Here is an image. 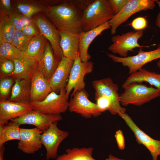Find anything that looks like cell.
Wrapping results in <instances>:
<instances>
[{"mask_svg":"<svg viewBox=\"0 0 160 160\" xmlns=\"http://www.w3.org/2000/svg\"><path fill=\"white\" fill-rule=\"evenodd\" d=\"M44 14L58 30L75 33L83 31L82 13L70 0L65 1L58 5L47 7Z\"/></svg>","mask_w":160,"mask_h":160,"instance_id":"cell-1","label":"cell"},{"mask_svg":"<svg viewBox=\"0 0 160 160\" xmlns=\"http://www.w3.org/2000/svg\"><path fill=\"white\" fill-rule=\"evenodd\" d=\"M115 15L109 0H94L82 13L83 31H88L101 25L111 20Z\"/></svg>","mask_w":160,"mask_h":160,"instance_id":"cell-2","label":"cell"},{"mask_svg":"<svg viewBox=\"0 0 160 160\" xmlns=\"http://www.w3.org/2000/svg\"><path fill=\"white\" fill-rule=\"evenodd\" d=\"M124 89L119 95L120 103L123 106H140L160 96V90L141 83H132Z\"/></svg>","mask_w":160,"mask_h":160,"instance_id":"cell-3","label":"cell"},{"mask_svg":"<svg viewBox=\"0 0 160 160\" xmlns=\"http://www.w3.org/2000/svg\"><path fill=\"white\" fill-rule=\"evenodd\" d=\"M68 98L65 88L58 94L52 91L42 101L31 102L30 103L33 110L46 114L60 115L68 109Z\"/></svg>","mask_w":160,"mask_h":160,"instance_id":"cell-4","label":"cell"},{"mask_svg":"<svg viewBox=\"0 0 160 160\" xmlns=\"http://www.w3.org/2000/svg\"><path fill=\"white\" fill-rule=\"evenodd\" d=\"M93 68V63L90 61L82 62L80 59L79 52L74 60L69 79L65 87L66 95L68 98L71 92V96L76 92L84 89L85 76L91 73Z\"/></svg>","mask_w":160,"mask_h":160,"instance_id":"cell-5","label":"cell"},{"mask_svg":"<svg viewBox=\"0 0 160 160\" xmlns=\"http://www.w3.org/2000/svg\"><path fill=\"white\" fill-rule=\"evenodd\" d=\"M32 20L38 27L41 34L49 42L55 59L59 63L63 55L60 45V36L59 30L43 13L36 15Z\"/></svg>","mask_w":160,"mask_h":160,"instance_id":"cell-6","label":"cell"},{"mask_svg":"<svg viewBox=\"0 0 160 160\" xmlns=\"http://www.w3.org/2000/svg\"><path fill=\"white\" fill-rule=\"evenodd\" d=\"M143 30L130 31L112 36L111 40L113 44L108 48L112 53L117 54L121 57H127L129 51H133L136 47H148L150 46H142L138 43L139 39L143 35Z\"/></svg>","mask_w":160,"mask_h":160,"instance_id":"cell-7","label":"cell"},{"mask_svg":"<svg viewBox=\"0 0 160 160\" xmlns=\"http://www.w3.org/2000/svg\"><path fill=\"white\" fill-rule=\"evenodd\" d=\"M107 55L113 62L127 67L129 73L131 74L141 69L145 64L160 58V44L156 49L149 51H144L142 47L140 48L138 54L134 56L123 57L109 53Z\"/></svg>","mask_w":160,"mask_h":160,"instance_id":"cell-8","label":"cell"},{"mask_svg":"<svg viewBox=\"0 0 160 160\" xmlns=\"http://www.w3.org/2000/svg\"><path fill=\"white\" fill-rule=\"evenodd\" d=\"M156 0H129L122 10L109 21L111 33L116 34L117 28L136 12L148 9H153Z\"/></svg>","mask_w":160,"mask_h":160,"instance_id":"cell-9","label":"cell"},{"mask_svg":"<svg viewBox=\"0 0 160 160\" xmlns=\"http://www.w3.org/2000/svg\"><path fill=\"white\" fill-rule=\"evenodd\" d=\"M88 97V94L84 89L76 92L69 101V111L87 119L100 115L103 112L96 103L90 101Z\"/></svg>","mask_w":160,"mask_h":160,"instance_id":"cell-10","label":"cell"},{"mask_svg":"<svg viewBox=\"0 0 160 160\" xmlns=\"http://www.w3.org/2000/svg\"><path fill=\"white\" fill-rule=\"evenodd\" d=\"M57 124V122L52 123L47 130L42 132L41 136V143L46 150L47 160L57 158L59 145L69 135L68 131L59 129Z\"/></svg>","mask_w":160,"mask_h":160,"instance_id":"cell-11","label":"cell"},{"mask_svg":"<svg viewBox=\"0 0 160 160\" xmlns=\"http://www.w3.org/2000/svg\"><path fill=\"white\" fill-rule=\"evenodd\" d=\"M92 86L95 90V97L103 96L112 101L116 115L125 113L126 109L121 107L118 93V85L114 83L110 77L96 80L92 81Z\"/></svg>","mask_w":160,"mask_h":160,"instance_id":"cell-12","label":"cell"},{"mask_svg":"<svg viewBox=\"0 0 160 160\" xmlns=\"http://www.w3.org/2000/svg\"><path fill=\"white\" fill-rule=\"evenodd\" d=\"M119 115L122 118L133 132L137 143L145 146L150 152L153 160H157L160 156V140L153 139L141 130L125 113Z\"/></svg>","mask_w":160,"mask_h":160,"instance_id":"cell-13","label":"cell"},{"mask_svg":"<svg viewBox=\"0 0 160 160\" xmlns=\"http://www.w3.org/2000/svg\"><path fill=\"white\" fill-rule=\"evenodd\" d=\"M63 119L60 115L46 114L33 110L12 121L17 122L20 126L25 124L34 125L44 132L47 130L52 123L60 121Z\"/></svg>","mask_w":160,"mask_h":160,"instance_id":"cell-14","label":"cell"},{"mask_svg":"<svg viewBox=\"0 0 160 160\" xmlns=\"http://www.w3.org/2000/svg\"><path fill=\"white\" fill-rule=\"evenodd\" d=\"M33 110L29 103L15 102L8 99H0V124H6Z\"/></svg>","mask_w":160,"mask_h":160,"instance_id":"cell-15","label":"cell"},{"mask_svg":"<svg viewBox=\"0 0 160 160\" xmlns=\"http://www.w3.org/2000/svg\"><path fill=\"white\" fill-rule=\"evenodd\" d=\"M20 139L17 148L24 153L33 154L42 146L41 136L43 131L37 127L31 129L20 128Z\"/></svg>","mask_w":160,"mask_h":160,"instance_id":"cell-16","label":"cell"},{"mask_svg":"<svg viewBox=\"0 0 160 160\" xmlns=\"http://www.w3.org/2000/svg\"><path fill=\"white\" fill-rule=\"evenodd\" d=\"M52 91L49 80L44 76L37 65L31 79L30 102L43 100Z\"/></svg>","mask_w":160,"mask_h":160,"instance_id":"cell-17","label":"cell"},{"mask_svg":"<svg viewBox=\"0 0 160 160\" xmlns=\"http://www.w3.org/2000/svg\"><path fill=\"white\" fill-rule=\"evenodd\" d=\"M74 60L63 56L49 80L52 91L60 92L67 85Z\"/></svg>","mask_w":160,"mask_h":160,"instance_id":"cell-18","label":"cell"},{"mask_svg":"<svg viewBox=\"0 0 160 160\" xmlns=\"http://www.w3.org/2000/svg\"><path fill=\"white\" fill-rule=\"evenodd\" d=\"M109 21L101 25L87 31H82L79 33V52L82 62L89 61L91 56L88 53L89 46L95 38L104 31L111 29Z\"/></svg>","mask_w":160,"mask_h":160,"instance_id":"cell-19","label":"cell"},{"mask_svg":"<svg viewBox=\"0 0 160 160\" xmlns=\"http://www.w3.org/2000/svg\"><path fill=\"white\" fill-rule=\"evenodd\" d=\"M60 45L63 56L75 59L79 52V33L59 31Z\"/></svg>","mask_w":160,"mask_h":160,"instance_id":"cell-20","label":"cell"},{"mask_svg":"<svg viewBox=\"0 0 160 160\" xmlns=\"http://www.w3.org/2000/svg\"><path fill=\"white\" fill-rule=\"evenodd\" d=\"M13 61L15 69L12 73L9 76L12 77L15 80H31L33 71L37 67L38 61L29 57Z\"/></svg>","mask_w":160,"mask_h":160,"instance_id":"cell-21","label":"cell"},{"mask_svg":"<svg viewBox=\"0 0 160 160\" xmlns=\"http://www.w3.org/2000/svg\"><path fill=\"white\" fill-rule=\"evenodd\" d=\"M11 1L15 11L30 19L39 13H44L47 7L40 1L15 0Z\"/></svg>","mask_w":160,"mask_h":160,"instance_id":"cell-22","label":"cell"},{"mask_svg":"<svg viewBox=\"0 0 160 160\" xmlns=\"http://www.w3.org/2000/svg\"><path fill=\"white\" fill-rule=\"evenodd\" d=\"M143 82H147L160 90V74L143 68L130 74L123 84L122 87L124 89L132 83Z\"/></svg>","mask_w":160,"mask_h":160,"instance_id":"cell-23","label":"cell"},{"mask_svg":"<svg viewBox=\"0 0 160 160\" xmlns=\"http://www.w3.org/2000/svg\"><path fill=\"white\" fill-rule=\"evenodd\" d=\"M58 64L55 57L51 46L48 41L44 55L38 62V68L49 80L53 74Z\"/></svg>","mask_w":160,"mask_h":160,"instance_id":"cell-24","label":"cell"},{"mask_svg":"<svg viewBox=\"0 0 160 160\" xmlns=\"http://www.w3.org/2000/svg\"><path fill=\"white\" fill-rule=\"evenodd\" d=\"M31 80H15L8 100L14 102L29 103L30 100Z\"/></svg>","mask_w":160,"mask_h":160,"instance_id":"cell-25","label":"cell"},{"mask_svg":"<svg viewBox=\"0 0 160 160\" xmlns=\"http://www.w3.org/2000/svg\"><path fill=\"white\" fill-rule=\"evenodd\" d=\"M48 41L41 34L33 36L24 52L28 56L36 60L38 62L44 55Z\"/></svg>","mask_w":160,"mask_h":160,"instance_id":"cell-26","label":"cell"},{"mask_svg":"<svg viewBox=\"0 0 160 160\" xmlns=\"http://www.w3.org/2000/svg\"><path fill=\"white\" fill-rule=\"evenodd\" d=\"M93 150L92 147L66 149L65 153L57 156L55 160H97L93 157Z\"/></svg>","mask_w":160,"mask_h":160,"instance_id":"cell-27","label":"cell"},{"mask_svg":"<svg viewBox=\"0 0 160 160\" xmlns=\"http://www.w3.org/2000/svg\"><path fill=\"white\" fill-rule=\"evenodd\" d=\"M20 125L11 121L6 125L0 124V146L7 142L20 139Z\"/></svg>","mask_w":160,"mask_h":160,"instance_id":"cell-28","label":"cell"},{"mask_svg":"<svg viewBox=\"0 0 160 160\" xmlns=\"http://www.w3.org/2000/svg\"><path fill=\"white\" fill-rule=\"evenodd\" d=\"M15 30L8 16L0 12V44L12 43Z\"/></svg>","mask_w":160,"mask_h":160,"instance_id":"cell-29","label":"cell"},{"mask_svg":"<svg viewBox=\"0 0 160 160\" xmlns=\"http://www.w3.org/2000/svg\"><path fill=\"white\" fill-rule=\"evenodd\" d=\"M28 56L25 53L9 43L0 44V59L5 58L14 61L25 58Z\"/></svg>","mask_w":160,"mask_h":160,"instance_id":"cell-30","label":"cell"},{"mask_svg":"<svg viewBox=\"0 0 160 160\" xmlns=\"http://www.w3.org/2000/svg\"><path fill=\"white\" fill-rule=\"evenodd\" d=\"M16 30L21 31L25 26L32 22L30 19L15 10L7 15Z\"/></svg>","mask_w":160,"mask_h":160,"instance_id":"cell-31","label":"cell"},{"mask_svg":"<svg viewBox=\"0 0 160 160\" xmlns=\"http://www.w3.org/2000/svg\"><path fill=\"white\" fill-rule=\"evenodd\" d=\"M32 38L25 35L21 31L16 30L12 44L20 50L24 52Z\"/></svg>","mask_w":160,"mask_h":160,"instance_id":"cell-32","label":"cell"},{"mask_svg":"<svg viewBox=\"0 0 160 160\" xmlns=\"http://www.w3.org/2000/svg\"><path fill=\"white\" fill-rule=\"evenodd\" d=\"M13 80L12 77L9 76L1 77L0 99H7L12 85Z\"/></svg>","mask_w":160,"mask_h":160,"instance_id":"cell-33","label":"cell"},{"mask_svg":"<svg viewBox=\"0 0 160 160\" xmlns=\"http://www.w3.org/2000/svg\"><path fill=\"white\" fill-rule=\"evenodd\" d=\"M0 77L9 76L13 72L14 61L5 58L0 59Z\"/></svg>","mask_w":160,"mask_h":160,"instance_id":"cell-34","label":"cell"},{"mask_svg":"<svg viewBox=\"0 0 160 160\" xmlns=\"http://www.w3.org/2000/svg\"><path fill=\"white\" fill-rule=\"evenodd\" d=\"M21 31L25 35L30 37H33L41 34L38 27L33 21L24 27Z\"/></svg>","mask_w":160,"mask_h":160,"instance_id":"cell-35","label":"cell"},{"mask_svg":"<svg viewBox=\"0 0 160 160\" xmlns=\"http://www.w3.org/2000/svg\"><path fill=\"white\" fill-rule=\"evenodd\" d=\"M130 24L135 30H142L147 27V21L145 17H138L133 20Z\"/></svg>","mask_w":160,"mask_h":160,"instance_id":"cell-36","label":"cell"},{"mask_svg":"<svg viewBox=\"0 0 160 160\" xmlns=\"http://www.w3.org/2000/svg\"><path fill=\"white\" fill-rule=\"evenodd\" d=\"M115 15L118 14L123 9L129 0H109Z\"/></svg>","mask_w":160,"mask_h":160,"instance_id":"cell-37","label":"cell"},{"mask_svg":"<svg viewBox=\"0 0 160 160\" xmlns=\"http://www.w3.org/2000/svg\"><path fill=\"white\" fill-rule=\"evenodd\" d=\"M0 13L8 15L15 10L11 0H0Z\"/></svg>","mask_w":160,"mask_h":160,"instance_id":"cell-38","label":"cell"},{"mask_svg":"<svg viewBox=\"0 0 160 160\" xmlns=\"http://www.w3.org/2000/svg\"><path fill=\"white\" fill-rule=\"evenodd\" d=\"M93 1L91 0H70V1L82 13L84 10Z\"/></svg>","mask_w":160,"mask_h":160,"instance_id":"cell-39","label":"cell"},{"mask_svg":"<svg viewBox=\"0 0 160 160\" xmlns=\"http://www.w3.org/2000/svg\"><path fill=\"white\" fill-rule=\"evenodd\" d=\"M115 137L119 149L121 150L124 149L125 147V140L122 131L119 129L117 131Z\"/></svg>","mask_w":160,"mask_h":160,"instance_id":"cell-40","label":"cell"},{"mask_svg":"<svg viewBox=\"0 0 160 160\" xmlns=\"http://www.w3.org/2000/svg\"><path fill=\"white\" fill-rule=\"evenodd\" d=\"M156 2L157 3L160 8V0L159 1L156 0ZM155 24L156 25L157 27L160 28V12L157 16Z\"/></svg>","mask_w":160,"mask_h":160,"instance_id":"cell-41","label":"cell"},{"mask_svg":"<svg viewBox=\"0 0 160 160\" xmlns=\"http://www.w3.org/2000/svg\"><path fill=\"white\" fill-rule=\"evenodd\" d=\"M5 149L4 145L0 146V160H4V155Z\"/></svg>","mask_w":160,"mask_h":160,"instance_id":"cell-42","label":"cell"},{"mask_svg":"<svg viewBox=\"0 0 160 160\" xmlns=\"http://www.w3.org/2000/svg\"><path fill=\"white\" fill-rule=\"evenodd\" d=\"M105 160H125L123 159L119 158L111 154H110Z\"/></svg>","mask_w":160,"mask_h":160,"instance_id":"cell-43","label":"cell"},{"mask_svg":"<svg viewBox=\"0 0 160 160\" xmlns=\"http://www.w3.org/2000/svg\"><path fill=\"white\" fill-rule=\"evenodd\" d=\"M158 65L160 68V62H159L158 63Z\"/></svg>","mask_w":160,"mask_h":160,"instance_id":"cell-44","label":"cell"}]
</instances>
